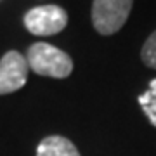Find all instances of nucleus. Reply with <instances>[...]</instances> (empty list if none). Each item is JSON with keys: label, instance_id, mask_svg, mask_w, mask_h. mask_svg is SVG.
Segmentation results:
<instances>
[{"label": "nucleus", "instance_id": "f257e3e1", "mask_svg": "<svg viewBox=\"0 0 156 156\" xmlns=\"http://www.w3.org/2000/svg\"><path fill=\"white\" fill-rule=\"evenodd\" d=\"M28 66L37 75L52 78H66L73 71V61L66 52L50 44H33L28 49Z\"/></svg>", "mask_w": 156, "mask_h": 156}, {"label": "nucleus", "instance_id": "f03ea898", "mask_svg": "<svg viewBox=\"0 0 156 156\" xmlns=\"http://www.w3.org/2000/svg\"><path fill=\"white\" fill-rule=\"evenodd\" d=\"M134 0H94L92 24L101 35H113L127 23Z\"/></svg>", "mask_w": 156, "mask_h": 156}, {"label": "nucleus", "instance_id": "7ed1b4c3", "mask_svg": "<svg viewBox=\"0 0 156 156\" xmlns=\"http://www.w3.org/2000/svg\"><path fill=\"white\" fill-rule=\"evenodd\" d=\"M68 24V14L64 9L57 5H42L35 7L26 12L24 16V26L30 33L49 37L56 35L64 30Z\"/></svg>", "mask_w": 156, "mask_h": 156}, {"label": "nucleus", "instance_id": "20e7f679", "mask_svg": "<svg viewBox=\"0 0 156 156\" xmlns=\"http://www.w3.org/2000/svg\"><path fill=\"white\" fill-rule=\"evenodd\" d=\"M28 68V61L17 50H9L4 54L0 59V94H12L24 87Z\"/></svg>", "mask_w": 156, "mask_h": 156}, {"label": "nucleus", "instance_id": "39448f33", "mask_svg": "<svg viewBox=\"0 0 156 156\" xmlns=\"http://www.w3.org/2000/svg\"><path fill=\"white\" fill-rule=\"evenodd\" d=\"M37 156H80V153L69 139L61 135H50L38 144Z\"/></svg>", "mask_w": 156, "mask_h": 156}, {"label": "nucleus", "instance_id": "423d86ee", "mask_svg": "<svg viewBox=\"0 0 156 156\" xmlns=\"http://www.w3.org/2000/svg\"><path fill=\"white\" fill-rule=\"evenodd\" d=\"M139 104L147 120L151 122V125L156 127V78L151 80L147 89L139 95Z\"/></svg>", "mask_w": 156, "mask_h": 156}, {"label": "nucleus", "instance_id": "0eeeda50", "mask_svg": "<svg viewBox=\"0 0 156 156\" xmlns=\"http://www.w3.org/2000/svg\"><path fill=\"white\" fill-rule=\"evenodd\" d=\"M140 57H142L146 66L156 69V31L149 35V38L144 42L142 50H140Z\"/></svg>", "mask_w": 156, "mask_h": 156}]
</instances>
